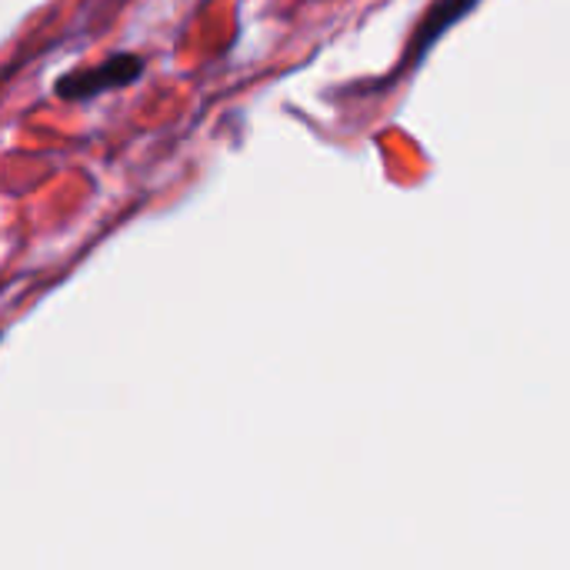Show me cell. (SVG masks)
Here are the masks:
<instances>
[{"label":"cell","instance_id":"1","mask_svg":"<svg viewBox=\"0 0 570 570\" xmlns=\"http://www.w3.org/2000/svg\"><path fill=\"white\" fill-rule=\"evenodd\" d=\"M144 70V57L137 53H114L94 67H80V70H70L57 80V97L63 100H87V97H100L107 90H117V87H130Z\"/></svg>","mask_w":570,"mask_h":570},{"label":"cell","instance_id":"2","mask_svg":"<svg viewBox=\"0 0 570 570\" xmlns=\"http://www.w3.org/2000/svg\"><path fill=\"white\" fill-rule=\"evenodd\" d=\"M471 3H474V0H438V3L431 7V13L421 20V27H417V37H414V60H417V57L428 50V43H431L434 37H441L444 27H448L454 17H461Z\"/></svg>","mask_w":570,"mask_h":570}]
</instances>
